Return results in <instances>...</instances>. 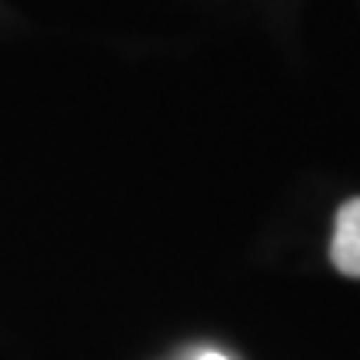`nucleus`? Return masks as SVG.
<instances>
[{
  "instance_id": "f257e3e1",
  "label": "nucleus",
  "mask_w": 360,
  "mask_h": 360,
  "mask_svg": "<svg viewBox=\"0 0 360 360\" xmlns=\"http://www.w3.org/2000/svg\"><path fill=\"white\" fill-rule=\"evenodd\" d=\"M330 260L344 277L360 281V197L347 200L337 210L334 240H330Z\"/></svg>"
},
{
  "instance_id": "f03ea898",
  "label": "nucleus",
  "mask_w": 360,
  "mask_h": 360,
  "mask_svg": "<svg viewBox=\"0 0 360 360\" xmlns=\"http://www.w3.org/2000/svg\"><path fill=\"white\" fill-rule=\"evenodd\" d=\"M197 360H227V357H224V354H214V350H207V354H200Z\"/></svg>"
}]
</instances>
